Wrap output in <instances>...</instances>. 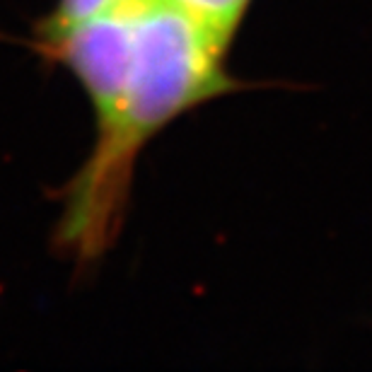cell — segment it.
I'll use <instances>...</instances> for the list:
<instances>
[{
  "instance_id": "4",
  "label": "cell",
  "mask_w": 372,
  "mask_h": 372,
  "mask_svg": "<svg viewBox=\"0 0 372 372\" xmlns=\"http://www.w3.org/2000/svg\"><path fill=\"white\" fill-rule=\"evenodd\" d=\"M141 0H58L53 13L39 27V31L68 29V27L87 22V20L114 15L121 13V10H131Z\"/></svg>"
},
{
  "instance_id": "2",
  "label": "cell",
  "mask_w": 372,
  "mask_h": 372,
  "mask_svg": "<svg viewBox=\"0 0 372 372\" xmlns=\"http://www.w3.org/2000/svg\"><path fill=\"white\" fill-rule=\"evenodd\" d=\"M136 39V8L58 31H39L46 56L66 66L94 109L97 133L116 119L126 97Z\"/></svg>"
},
{
  "instance_id": "3",
  "label": "cell",
  "mask_w": 372,
  "mask_h": 372,
  "mask_svg": "<svg viewBox=\"0 0 372 372\" xmlns=\"http://www.w3.org/2000/svg\"><path fill=\"white\" fill-rule=\"evenodd\" d=\"M220 51L230 49L252 0H174Z\"/></svg>"
},
{
  "instance_id": "1",
  "label": "cell",
  "mask_w": 372,
  "mask_h": 372,
  "mask_svg": "<svg viewBox=\"0 0 372 372\" xmlns=\"http://www.w3.org/2000/svg\"><path fill=\"white\" fill-rule=\"evenodd\" d=\"M225 51L174 0L136 5V39L126 97L116 119L94 136L87 162L71 182L58 242L92 262L114 242L141 150L194 106L230 92Z\"/></svg>"
}]
</instances>
